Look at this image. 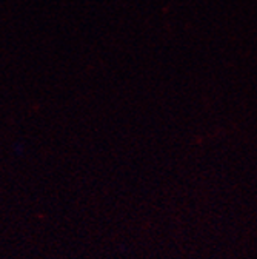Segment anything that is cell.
Listing matches in <instances>:
<instances>
[{
	"mask_svg": "<svg viewBox=\"0 0 257 259\" xmlns=\"http://www.w3.org/2000/svg\"><path fill=\"white\" fill-rule=\"evenodd\" d=\"M13 147H14V156L16 157H20L23 154V147L20 144H14Z\"/></svg>",
	"mask_w": 257,
	"mask_h": 259,
	"instance_id": "6da1fadb",
	"label": "cell"
}]
</instances>
